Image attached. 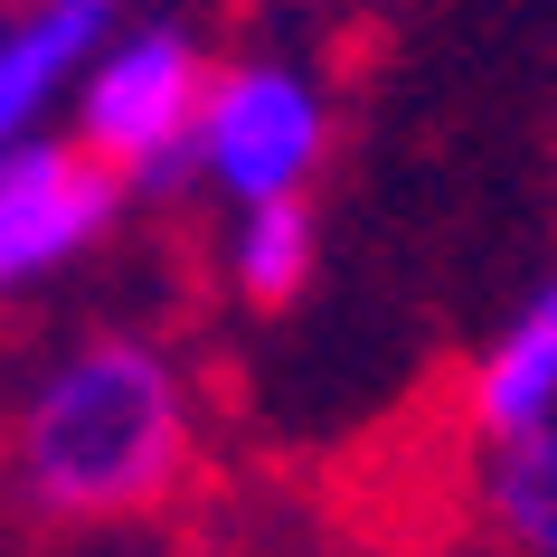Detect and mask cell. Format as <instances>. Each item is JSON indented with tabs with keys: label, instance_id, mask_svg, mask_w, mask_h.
I'll return each instance as SVG.
<instances>
[{
	"label": "cell",
	"instance_id": "5b68a950",
	"mask_svg": "<svg viewBox=\"0 0 557 557\" xmlns=\"http://www.w3.org/2000/svg\"><path fill=\"white\" fill-rule=\"evenodd\" d=\"M104 38H114V0H29L0 29V151L29 143L58 95H76Z\"/></svg>",
	"mask_w": 557,
	"mask_h": 557
},
{
	"label": "cell",
	"instance_id": "3957f363",
	"mask_svg": "<svg viewBox=\"0 0 557 557\" xmlns=\"http://www.w3.org/2000/svg\"><path fill=\"white\" fill-rule=\"evenodd\" d=\"M331 143L322 86L284 58H246V66H208V104H199V171L227 189L236 208L264 199H302V180Z\"/></svg>",
	"mask_w": 557,
	"mask_h": 557
},
{
	"label": "cell",
	"instance_id": "52a82bcc",
	"mask_svg": "<svg viewBox=\"0 0 557 557\" xmlns=\"http://www.w3.org/2000/svg\"><path fill=\"white\" fill-rule=\"evenodd\" d=\"M482 510H492L510 557H557V425L492 444L482 463Z\"/></svg>",
	"mask_w": 557,
	"mask_h": 557
},
{
	"label": "cell",
	"instance_id": "8992f818",
	"mask_svg": "<svg viewBox=\"0 0 557 557\" xmlns=\"http://www.w3.org/2000/svg\"><path fill=\"white\" fill-rule=\"evenodd\" d=\"M472 425H482V444L557 425V274L500 322L492 350H482V369H472Z\"/></svg>",
	"mask_w": 557,
	"mask_h": 557
},
{
	"label": "cell",
	"instance_id": "6da1fadb",
	"mask_svg": "<svg viewBox=\"0 0 557 557\" xmlns=\"http://www.w3.org/2000/svg\"><path fill=\"white\" fill-rule=\"evenodd\" d=\"M189 472V387L151 341L66 350L20 407L10 482L38 520H133Z\"/></svg>",
	"mask_w": 557,
	"mask_h": 557
},
{
	"label": "cell",
	"instance_id": "277c9868",
	"mask_svg": "<svg viewBox=\"0 0 557 557\" xmlns=\"http://www.w3.org/2000/svg\"><path fill=\"white\" fill-rule=\"evenodd\" d=\"M123 218V180L66 133H29L0 151V294H29L86 256Z\"/></svg>",
	"mask_w": 557,
	"mask_h": 557
},
{
	"label": "cell",
	"instance_id": "7a4b0ae2",
	"mask_svg": "<svg viewBox=\"0 0 557 557\" xmlns=\"http://www.w3.org/2000/svg\"><path fill=\"white\" fill-rule=\"evenodd\" d=\"M199 104H208V58L180 29L104 38L76 76V143L123 189H171L199 171Z\"/></svg>",
	"mask_w": 557,
	"mask_h": 557
},
{
	"label": "cell",
	"instance_id": "ba28073f",
	"mask_svg": "<svg viewBox=\"0 0 557 557\" xmlns=\"http://www.w3.org/2000/svg\"><path fill=\"white\" fill-rule=\"evenodd\" d=\"M312 256H322V227L302 199H264V208H236V246H227V274L256 312H284V302L312 284Z\"/></svg>",
	"mask_w": 557,
	"mask_h": 557
}]
</instances>
